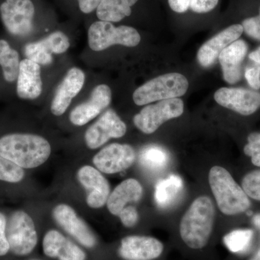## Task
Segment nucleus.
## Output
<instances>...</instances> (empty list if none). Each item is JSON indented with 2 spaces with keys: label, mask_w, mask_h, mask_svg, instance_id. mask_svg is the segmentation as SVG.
<instances>
[{
  "label": "nucleus",
  "mask_w": 260,
  "mask_h": 260,
  "mask_svg": "<svg viewBox=\"0 0 260 260\" xmlns=\"http://www.w3.org/2000/svg\"><path fill=\"white\" fill-rule=\"evenodd\" d=\"M51 146L43 137L11 134L0 138V155L22 169H34L47 161Z\"/></svg>",
  "instance_id": "1"
},
{
  "label": "nucleus",
  "mask_w": 260,
  "mask_h": 260,
  "mask_svg": "<svg viewBox=\"0 0 260 260\" xmlns=\"http://www.w3.org/2000/svg\"><path fill=\"white\" fill-rule=\"evenodd\" d=\"M215 208L207 196H200L193 202L184 214L180 223L183 242L191 249L204 247L213 231Z\"/></svg>",
  "instance_id": "2"
},
{
  "label": "nucleus",
  "mask_w": 260,
  "mask_h": 260,
  "mask_svg": "<svg viewBox=\"0 0 260 260\" xmlns=\"http://www.w3.org/2000/svg\"><path fill=\"white\" fill-rule=\"evenodd\" d=\"M209 183L219 209L225 215H238L250 208L249 197L226 169L221 167L212 168Z\"/></svg>",
  "instance_id": "3"
},
{
  "label": "nucleus",
  "mask_w": 260,
  "mask_h": 260,
  "mask_svg": "<svg viewBox=\"0 0 260 260\" xmlns=\"http://www.w3.org/2000/svg\"><path fill=\"white\" fill-rule=\"evenodd\" d=\"M189 82L179 73H169L149 80L133 93V101L138 106L146 105L157 101L182 96L187 91Z\"/></svg>",
  "instance_id": "4"
},
{
  "label": "nucleus",
  "mask_w": 260,
  "mask_h": 260,
  "mask_svg": "<svg viewBox=\"0 0 260 260\" xmlns=\"http://www.w3.org/2000/svg\"><path fill=\"white\" fill-rule=\"evenodd\" d=\"M140 40L136 29L125 25L115 27L111 22H95L88 30L89 47L95 51L104 50L115 44L135 47Z\"/></svg>",
  "instance_id": "5"
},
{
  "label": "nucleus",
  "mask_w": 260,
  "mask_h": 260,
  "mask_svg": "<svg viewBox=\"0 0 260 260\" xmlns=\"http://www.w3.org/2000/svg\"><path fill=\"white\" fill-rule=\"evenodd\" d=\"M6 237L10 250L19 256L30 254L37 246L38 236L30 215L22 210L15 212L7 222Z\"/></svg>",
  "instance_id": "6"
},
{
  "label": "nucleus",
  "mask_w": 260,
  "mask_h": 260,
  "mask_svg": "<svg viewBox=\"0 0 260 260\" xmlns=\"http://www.w3.org/2000/svg\"><path fill=\"white\" fill-rule=\"evenodd\" d=\"M184 112V103L180 99L160 101L147 106L135 116L133 121L145 134H152L166 121L179 117Z\"/></svg>",
  "instance_id": "7"
},
{
  "label": "nucleus",
  "mask_w": 260,
  "mask_h": 260,
  "mask_svg": "<svg viewBox=\"0 0 260 260\" xmlns=\"http://www.w3.org/2000/svg\"><path fill=\"white\" fill-rule=\"evenodd\" d=\"M0 14L5 28L13 35L24 37L31 32L35 15L31 0H5Z\"/></svg>",
  "instance_id": "8"
},
{
  "label": "nucleus",
  "mask_w": 260,
  "mask_h": 260,
  "mask_svg": "<svg viewBox=\"0 0 260 260\" xmlns=\"http://www.w3.org/2000/svg\"><path fill=\"white\" fill-rule=\"evenodd\" d=\"M126 132L124 121L112 109H109L85 132V143L89 148L96 149L111 138H121Z\"/></svg>",
  "instance_id": "9"
},
{
  "label": "nucleus",
  "mask_w": 260,
  "mask_h": 260,
  "mask_svg": "<svg viewBox=\"0 0 260 260\" xmlns=\"http://www.w3.org/2000/svg\"><path fill=\"white\" fill-rule=\"evenodd\" d=\"M135 160L134 149L129 145H109L94 156L93 162L99 171L108 174L126 170Z\"/></svg>",
  "instance_id": "10"
},
{
  "label": "nucleus",
  "mask_w": 260,
  "mask_h": 260,
  "mask_svg": "<svg viewBox=\"0 0 260 260\" xmlns=\"http://www.w3.org/2000/svg\"><path fill=\"white\" fill-rule=\"evenodd\" d=\"M214 98L222 107L244 116L251 115L260 108V93L248 89L221 88Z\"/></svg>",
  "instance_id": "11"
},
{
  "label": "nucleus",
  "mask_w": 260,
  "mask_h": 260,
  "mask_svg": "<svg viewBox=\"0 0 260 260\" xmlns=\"http://www.w3.org/2000/svg\"><path fill=\"white\" fill-rule=\"evenodd\" d=\"M112 101V90L107 85H99L92 91L90 99L80 104L70 113V121L76 126H83L96 117L109 107Z\"/></svg>",
  "instance_id": "12"
},
{
  "label": "nucleus",
  "mask_w": 260,
  "mask_h": 260,
  "mask_svg": "<svg viewBox=\"0 0 260 260\" xmlns=\"http://www.w3.org/2000/svg\"><path fill=\"white\" fill-rule=\"evenodd\" d=\"M164 251V245L153 237L129 236L121 240L119 254L126 260H153Z\"/></svg>",
  "instance_id": "13"
},
{
  "label": "nucleus",
  "mask_w": 260,
  "mask_h": 260,
  "mask_svg": "<svg viewBox=\"0 0 260 260\" xmlns=\"http://www.w3.org/2000/svg\"><path fill=\"white\" fill-rule=\"evenodd\" d=\"M53 215L56 223L82 245L88 248L95 245L96 239L95 236L69 205H58L54 208Z\"/></svg>",
  "instance_id": "14"
},
{
  "label": "nucleus",
  "mask_w": 260,
  "mask_h": 260,
  "mask_svg": "<svg viewBox=\"0 0 260 260\" xmlns=\"http://www.w3.org/2000/svg\"><path fill=\"white\" fill-rule=\"evenodd\" d=\"M80 184L88 191L87 204L92 208H100L107 203L110 192L109 182L95 168L85 166L78 172Z\"/></svg>",
  "instance_id": "15"
},
{
  "label": "nucleus",
  "mask_w": 260,
  "mask_h": 260,
  "mask_svg": "<svg viewBox=\"0 0 260 260\" xmlns=\"http://www.w3.org/2000/svg\"><path fill=\"white\" fill-rule=\"evenodd\" d=\"M244 32L240 24H235L224 29L221 32L205 42L198 51V61L204 68L213 64L221 51L239 39Z\"/></svg>",
  "instance_id": "16"
},
{
  "label": "nucleus",
  "mask_w": 260,
  "mask_h": 260,
  "mask_svg": "<svg viewBox=\"0 0 260 260\" xmlns=\"http://www.w3.org/2000/svg\"><path fill=\"white\" fill-rule=\"evenodd\" d=\"M85 79V74L79 68H71L68 72L51 102V111L53 114L61 116L66 112L73 98L83 88Z\"/></svg>",
  "instance_id": "17"
},
{
  "label": "nucleus",
  "mask_w": 260,
  "mask_h": 260,
  "mask_svg": "<svg viewBox=\"0 0 260 260\" xmlns=\"http://www.w3.org/2000/svg\"><path fill=\"white\" fill-rule=\"evenodd\" d=\"M248 46L243 40H237L225 48L219 55L223 78L228 83H238L242 77L243 61L245 59Z\"/></svg>",
  "instance_id": "18"
},
{
  "label": "nucleus",
  "mask_w": 260,
  "mask_h": 260,
  "mask_svg": "<svg viewBox=\"0 0 260 260\" xmlns=\"http://www.w3.org/2000/svg\"><path fill=\"white\" fill-rule=\"evenodd\" d=\"M42 80L41 78L40 65L23 59L20 62L17 84V93L20 99L34 100L41 95Z\"/></svg>",
  "instance_id": "19"
},
{
  "label": "nucleus",
  "mask_w": 260,
  "mask_h": 260,
  "mask_svg": "<svg viewBox=\"0 0 260 260\" xmlns=\"http://www.w3.org/2000/svg\"><path fill=\"white\" fill-rule=\"evenodd\" d=\"M44 254L59 260H85V254L81 249L55 230L47 233L43 241Z\"/></svg>",
  "instance_id": "20"
},
{
  "label": "nucleus",
  "mask_w": 260,
  "mask_h": 260,
  "mask_svg": "<svg viewBox=\"0 0 260 260\" xmlns=\"http://www.w3.org/2000/svg\"><path fill=\"white\" fill-rule=\"evenodd\" d=\"M143 195V187L139 181L129 179L116 186L107 200V208L111 213L119 215L126 205L139 201Z\"/></svg>",
  "instance_id": "21"
},
{
  "label": "nucleus",
  "mask_w": 260,
  "mask_h": 260,
  "mask_svg": "<svg viewBox=\"0 0 260 260\" xmlns=\"http://www.w3.org/2000/svg\"><path fill=\"white\" fill-rule=\"evenodd\" d=\"M138 0H102L96 15L102 21L119 22L132 13V6Z\"/></svg>",
  "instance_id": "22"
},
{
  "label": "nucleus",
  "mask_w": 260,
  "mask_h": 260,
  "mask_svg": "<svg viewBox=\"0 0 260 260\" xmlns=\"http://www.w3.org/2000/svg\"><path fill=\"white\" fill-rule=\"evenodd\" d=\"M182 188V179L174 174L159 181L155 185V203L160 208H167L177 199Z\"/></svg>",
  "instance_id": "23"
},
{
  "label": "nucleus",
  "mask_w": 260,
  "mask_h": 260,
  "mask_svg": "<svg viewBox=\"0 0 260 260\" xmlns=\"http://www.w3.org/2000/svg\"><path fill=\"white\" fill-rule=\"evenodd\" d=\"M19 54L5 40H0V65L5 80L13 82L18 78L20 67Z\"/></svg>",
  "instance_id": "24"
},
{
  "label": "nucleus",
  "mask_w": 260,
  "mask_h": 260,
  "mask_svg": "<svg viewBox=\"0 0 260 260\" xmlns=\"http://www.w3.org/2000/svg\"><path fill=\"white\" fill-rule=\"evenodd\" d=\"M169 160V155L167 150L158 145L145 147L140 154L142 165L151 170H161L167 167Z\"/></svg>",
  "instance_id": "25"
},
{
  "label": "nucleus",
  "mask_w": 260,
  "mask_h": 260,
  "mask_svg": "<svg viewBox=\"0 0 260 260\" xmlns=\"http://www.w3.org/2000/svg\"><path fill=\"white\" fill-rule=\"evenodd\" d=\"M254 234L249 229L232 231L223 237L224 244L233 253L242 252L250 245Z\"/></svg>",
  "instance_id": "26"
},
{
  "label": "nucleus",
  "mask_w": 260,
  "mask_h": 260,
  "mask_svg": "<svg viewBox=\"0 0 260 260\" xmlns=\"http://www.w3.org/2000/svg\"><path fill=\"white\" fill-rule=\"evenodd\" d=\"M25 55L29 60L39 64H50L53 61L52 54L47 51L42 41L27 44L25 47Z\"/></svg>",
  "instance_id": "27"
},
{
  "label": "nucleus",
  "mask_w": 260,
  "mask_h": 260,
  "mask_svg": "<svg viewBox=\"0 0 260 260\" xmlns=\"http://www.w3.org/2000/svg\"><path fill=\"white\" fill-rule=\"evenodd\" d=\"M24 171L14 162L0 155V181L18 183L23 180Z\"/></svg>",
  "instance_id": "28"
},
{
  "label": "nucleus",
  "mask_w": 260,
  "mask_h": 260,
  "mask_svg": "<svg viewBox=\"0 0 260 260\" xmlns=\"http://www.w3.org/2000/svg\"><path fill=\"white\" fill-rule=\"evenodd\" d=\"M42 42L51 54H62L70 47L69 39L64 32L61 31L52 32Z\"/></svg>",
  "instance_id": "29"
},
{
  "label": "nucleus",
  "mask_w": 260,
  "mask_h": 260,
  "mask_svg": "<svg viewBox=\"0 0 260 260\" xmlns=\"http://www.w3.org/2000/svg\"><path fill=\"white\" fill-rule=\"evenodd\" d=\"M242 187L249 198L260 201V170L248 173L243 179Z\"/></svg>",
  "instance_id": "30"
},
{
  "label": "nucleus",
  "mask_w": 260,
  "mask_h": 260,
  "mask_svg": "<svg viewBox=\"0 0 260 260\" xmlns=\"http://www.w3.org/2000/svg\"><path fill=\"white\" fill-rule=\"evenodd\" d=\"M244 153L251 157V162L260 167V134L251 133L248 137V144L244 148Z\"/></svg>",
  "instance_id": "31"
},
{
  "label": "nucleus",
  "mask_w": 260,
  "mask_h": 260,
  "mask_svg": "<svg viewBox=\"0 0 260 260\" xmlns=\"http://www.w3.org/2000/svg\"><path fill=\"white\" fill-rule=\"evenodd\" d=\"M244 31L249 37L260 41V17L246 18L242 24Z\"/></svg>",
  "instance_id": "32"
},
{
  "label": "nucleus",
  "mask_w": 260,
  "mask_h": 260,
  "mask_svg": "<svg viewBox=\"0 0 260 260\" xmlns=\"http://www.w3.org/2000/svg\"><path fill=\"white\" fill-rule=\"evenodd\" d=\"M121 219V223L126 227L134 226L138 220V213L134 207H125L118 215Z\"/></svg>",
  "instance_id": "33"
},
{
  "label": "nucleus",
  "mask_w": 260,
  "mask_h": 260,
  "mask_svg": "<svg viewBox=\"0 0 260 260\" xmlns=\"http://www.w3.org/2000/svg\"><path fill=\"white\" fill-rule=\"evenodd\" d=\"M218 0H192L191 9L197 13H207L218 5Z\"/></svg>",
  "instance_id": "34"
},
{
  "label": "nucleus",
  "mask_w": 260,
  "mask_h": 260,
  "mask_svg": "<svg viewBox=\"0 0 260 260\" xmlns=\"http://www.w3.org/2000/svg\"><path fill=\"white\" fill-rule=\"evenodd\" d=\"M7 219L0 213V256H4L10 250L9 243L6 237Z\"/></svg>",
  "instance_id": "35"
},
{
  "label": "nucleus",
  "mask_w": 260,
  "mask_h": 260,
  "mask_svg": "<svg viewBox=\"0 0 260 260\" xmlns=\"http://www.w3.org/2000/svg\"><path fill=\"white\" fill-rule=\"evenodd\" d=\"M173 11L178 13H185L191 7L192 0H168Z\"/></svg>",
  "instance_id": "36"
},
{
  "label": "nucleus",
  "mask_w": 260,
  "mask_h": 260,
  "mask_svg": "<svg viewBox=\"0 0 260 260\" xmlns=\"http://www.w3.org/2000/svg\"><path fill=\"white\" fill-rule=\"evenodd\" d=\"M80 10L84 13H91L97 9L102 0H78Z\"/></svg>",
  "instance_id": "37"
},
{
  "label": "nucleus",
  "mask_w": 260,
  "mask_h": 260,
  "mask_svg": "<svg viewBox=\"0 0 260 260\" xmlns=\"http://www.w3.org/2000/svg\"><path fill=\"white\" fill-rule=\"evenodd\" d=\"M249 58L251 61V64L248 65V67H250L260 73V47L251 52L249 54Z\"/></svg>",
  "instance_id": "38"
},
{
  "label": "nucleus",
  "mask_w": 260,
  "mask_h": 260,
  "mask_svg": "<svg viewBox=\"0 0 260 260\" xmlns=\"http://www.w3.org/2000/svg\"><path fill=\"white\" fill-rule=\"evenodd\" d=\"M252 223L254 227L259 231L260 234V213L256 214L252 218ZM249 260H260V245L254 254Z\"/></svg>",
  "instance_id": "39"
},
{
  "label": "nucleus",
  "mask_w": 260,
  "mask_h": 260,
  "mask_svg": "<svg viewBox=\"0 0 260 260\" xmlns=\"http://www.w3.org/2000/svg\"><path fill=\"white\" fill-rule=\"evenodd\" d=\"M259 17H260V10H259Z\"/></svg>",
  "instance_id": "40"
}]
</instances>
